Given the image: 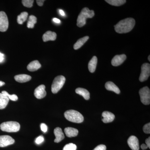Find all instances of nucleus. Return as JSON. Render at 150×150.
<instances>
[{
	"label": "nucleus",
	"mask_w": 150,
	"mask_h": 150,
	"mask_svg": "<svg viewBox=\"0 0 150 150\" xmlns=\"http://www.w3.org/2000/svg\"><path fill=\"white\" fill-rule=\"evenodd\" d=\"M135 25V21L131 18L122 20L115 25V30L118 33H127L131 31Z\"/></svg>",
	"instance_id": "nucleus-1"
},
{
	"label": "nucleus",
	"mask_w": 150,
	"mask_h": 150,
	"mask_svg": "<svg viewBox=\"0 0 150 150\" xmlns=\"http://www.w3.org/2000/svg\"><path fill=\"white\" fill-rule=\"evenodd\" d=\"M93 10H90L88 8H84L81 11L78 17L77 25L78 27H82L86 24V20L88 18H92L94 16Z\"/></svg>",
	"instance_id": "nucleus-2"
},
{
	"label": "nucleus",
	"mask_w": 150,
	"mask_h": 150,
	"mask_svg": "<svg viewBox=\"0 0 150 150\" xmlns=\"http://www.w3.org/2000/svg\"><path fill=\"white\" fill-rule=\"evenodd\" d=\"M64 116L68 121L75 123H81L83 122V116L76 110H67L64 113Z\"/></svg>",
	"instance_id": "nucleus-3"
},
{
	"label": "nucleus",
	"mask_w": 150,
	"mask_h": 150,
	"mask_svg": "<svg viewBox=\"0 0 150 150\" xmlns=\"http://www.w3.org/2000/svg\"><path fill=\"white\" fill-rule=\"evenodd\" d=\"M0 128L5 132H16L19 131L20 125L16 121H8L2 123L0 125Z\"/></svg>",
	"instance_id": "nucleus-4"
},
{
	"label": "nucleus",
	"mask_w": 150,
	"mask_h": 150,
	"mask_svg": "<svg viewBox=\"0 0 150 150\" xmlns=\"http://www.w3.org/2000/svg\"><path fill=\"white\" fill-rule=\"evenodd\" d=\"M66 81V78L63 76L56 77L51 86V91L53 93H56L63 87Z\"/></svg>",
	"instance_id": "nucleus-5"
},
{
	"label": "nucleus",
	"mask_w": 150,
	"mask_h": 150,
	"mask_svg": "<svg viewBox=\"0 0 150 150\" xmlns=\"http://www.w3.org/2000/svg\"><path fill=\"white\" fill-rule=\"evenodd\" d=\"M139 93L141 100L142 103L146 105L150 103V91L148 87L146 86L140 90Z\"/></svg>",
	"instance_id": "nucleus-6"
},
{
	"label": "nucleus",
	"mask_w": 150,
	"mask_h": 150,
	"mask_svg": "<svg viewBox=\"0 0 150 150\" xmlns=\"http://www.w3.org/2000/svg\"><path fill=\"white\" fill-rule=\"evenodd\" d=\"M142 71L139 77V81L144 82L146 81L150 75V65L148 63H145L142 66Z\"/></svg>",
	"instance_id": "nucleus-7"
},
{
	"label": "nucleus",
	"mask_w": 150,
	"mask_h": 150,
	"mask_svg": "<svg viewBox=\"0 0 150 150\" xmlns=\"http://www.w3.org/2000/svg\"><path fill=\"white\" fill-rule=\"evenodd\" d=\"M8 17L4 12L0 11V31L5 32L8 27Z\"/></svg>",
	"instance_id": "nucleus-8"
},
{
	"label": "nucleus",
	"mask_w": 150,
	"mask_h": 150,
	"mask_svg": "<svg viewBox=\"0 0 150 150\" xmlns=\"http://www.w3.org/2000/svg\"><path fill=\"white\" fill-rule=\"evenodd\" d=\"M15 140L8 135L0 136V147H5L14 143Z\"/></svg>",
	"instance_id": "nucleus-9"
},
{
	"label": "nucleus",
	"mask_w": 150,
	"mask_h": 150,
	"mask_svg": "<svg viewBox=\"0 0 150 150\" xmlns=\"http://www.w3.org/2000/svg\"><path fill=\"white\" fill-rule=\"evenodd\" d=\"M128 144L132 150H139V144L138 138L134 136H131L128 140Z\"/></svg>",
	"instance_id": "nucleus-10"
},
{
	"label": "nucleus",
	"mask_w": 150,
	"mask_h": 150,
	"mask_svg": "<svg viewBox=\"0 0 150 150\" xmlns=\"http://www.w3.org/2000/svg\"><path fill=\"white\" fill-rule=\"evenodd\" d=\"M46 87L44 85L38 86L34 91V96L38 99H42L46 96V92L45 91Z\"/></svg>",
	"instance_id": "nucleus-11"
},
{
	"label": "nucleus",
	"mask_w": 150,
	"mask_h": 150,
	"mask_svg": "<svg viewBox=\"0 0 150 150\" xmlns=\"http://www.w3.org/2000/svg\"><path fill=\"white\" fill-rule=\"evenodd\" d=\"M126 59V56L125 54L116 55L112 59L111 64L114 67H118L123 64Z\"/></svg>",
	"instance_id": "nucleus-12"
},
{
	"label": "nucleus",
	"mask_w": 150,
	"mask_h": 150,
	"mask_svg": "<svg viewBox=\"0 0 150 150\" xmlns=\"http://www.w3.org/2000/svg\"><path fill=\"white\" fill-rule=\"evenodd\" d=\"M102 115L103 117L102 121L104 123H110L115 119V115L109 111H104L103 112Z\"/></svg>",
	"instance_id": "nucleus-13"
},
{
	"label": "nucleus",
	"mask_w": 150,
	"mask_h": 150,
	"mask_svg": "<svg viewBox=\"0 0 150 150\" xmlns=\"http://www.w3.org/2000/svg\"><path fill=\"white\" fill-rule=\"evenodd\" d=\"M54 134L56 137V139L54 140L55 143H59L64 139L65 137L62 129L59 127H57L54 129Z\"/></svg>",
	"instance_id": "nucleus-14"
},
{
	"label": "nucleus",
	"mask_w": 150,
	"mask_h": 150,
	"mask_svg": "<svg viewBox=\"0 0 150 150\" xmlns=\"http://www.w3.org/2000/svg\"><path fill=\"white\" fill-rule=\"evenodd\" d=\"M56 33L51 31H47L43 35V40L44 42L49 41V40H55L56 38Z\"/></svg>",
	"instance_id": "nucleus-15"
},
{
	"label": "nucleus",
	"mask_w": 150,
	"mask_h": 150,
	"mask_svg": "<svg viewBox=\"0 0 150 150\" xmlns=\"http://www.w3.org/2000/svg\"><path fill=\"white\" fill-rule=\"evenodd\" d=\"M105 88L107 90L114 92L115 93L117 94L120 93V90L119 88L112 82H107L105 84Z\"/></svg>",
	"instance_id": "nucleus-16"
},
{
	"label": "nucleus",
	"mask_w": 150,
	"mask_h": 150,
	"mask_svg": "<svg viewBox=\"0 0 150 150\" xmlns=\"http://www.w3.org/2000/svg\"><path fill=\"white\" fill-rule=\"evenodd\" d=\"M64 132L66 136L69 138L76 137L79 133V131L77 129L71 127H67L65 128Z\"/></svg>",
	"instance_id": "nucleus-17"
},
{
	"label": "nucleus",
	"mask_w": 150,
	"mask_h": 150,
	"mask_svg": "<svg viewBox=\"0 0 150 150\" xmlns=\"http://www.w3.org/2000/svg\"><path fill=\"white\" fill-rule=\"evenodd\" d=\"M15 79L19 83H25L30 81L31 77L29 75L26 74H20L14 77Z\"/></svg>",
	"instance_id": "nucleus-18"
},
{
	"label": "nucleus",
	"mask_w": 150,
	"mask_h": 150,
	"mask_svg": "<svg viewBox=\"0 0 150 150\" xmlns=\"http://www.w3.org/2000/svg\"><path fill=\"white\" fill-rule=\"evenodd\" d=\"M41 67V64L37 60L33 61L28 65L27 69L30 71H37Z\"/></svg>",
	"instance_id": "nucleus-19"
},
{
	"label": "nucleus",
	"mask_w": 150,
	"mask_h": 150,
	"mask_svg": "<svg viewBox=\"0 0 150 150\" xmlns=\"http://www.w3.org/2000/svg\"><path fill=\"white\" fill-rule=\"evenodd\" d=\"M97 62V58L96 56H94L89 62L88 68L89 71L91 73H93L95 71Z\"/></svg>",
	"instance_id": "nucleus-20"
},
{
	"label": "nucleus",
	"mask_w": 150,
	"mask_h": 150,
	"mask_svg": "<svg viewBox=\"0 0 150 150\" xmlns=\"http://www.w3.org/2000/svg\"><path fill=\"white\" fill-rule=\"evenodd\" d=\"M76 93L82 96L85 99L88 100L90 98V93L86 89L79 88L76 89Z\"/></svg>",
	"instance_id": "nucleus-21"
},
{
	"label": "nucleus",
	"mask_w": 150,
	"mask_h": 150,
	"mask_svg": "<svg viewBox=\"0 0 150 150\" xmlns=\"http://www.w3.org/2000/svg\"><path fill=\"white\" fill-rule=\"evenodd\" d=\"M9 99L5 95L0 93V109H4L8 104Z\"/></svg>",
	"instance_id": "nucleus-22"
},
{
	"label": "nucleus",
	"mask_w": 150,
	"mask_h": 150,
	"mask_svg": "<svg viewBox=\"0 0 150 150\" xmlns=\"http://www.w3.org/2000/svg\"><path fill=\"white\" fill-rule=\"evenodd\" d=\"M89 36H86L80 38L74 45V48L75 50H77L83 46V44L88 40Z\"/></svg>",
	"instance_id": "nucleus-23"
},
{
	"label": "nucleus",
	"mask_w": 150,
	"mask_h": 150,
	"mask_svg": "<svg viewBox=\"0 0 150 150\" xmlns=\"http://www.w3.org/2000/svg\"><path fill=\"white\" fill-rule=\"evenodd\" d=\"M28 13L26 12H23L17 17V22L18 24H22L27 20Z\"/></svg>",
	"instance_id": "nucleus-24"
},
{
	"label": "nucleus",
	"mask_w": 150,
	"mask_h": 150,
	"mask_svg": "<svg viewBox=\"0 0 150 150\" xmlns=\"http://www.w3.org/2000/svg\"><path fill=\"white\" fill-rule=\"evenodd\" d=\"M105 1L111 5L119 6L124 4L126 2L125 0H106Z\"/></svg>",
	"instance_id": "nucleus-25"
},
{
	"label": "nucleus",
	"mask_w": 150,
	"mask_h": 150,
	"mask_svg": "<svg viewBox=\"0 0 150 150\" xmlns=\"http://www.w3.org/2000/svg\"><path fill=\"white\" fill-rule=\"evenodd\" d=\"M37 22V18L36 17L33 15L29 16V20L27 23V27L28 28H33L34 27V25Z\"/></svg>",
	"instance_id": "nucleus-26"
},
{
	"label": "nucleus",
	"mask_w": 150,
	"mask_h": 150,
	"mask_svg": "<svg viewBox=\"0 0 150 150\" xmlns=\"http://www.w3.org/2000/svg\"><path fill=\"white\" fill-rule=\"evenodd\" d=\"M1 93L7 97L9 99H10L11 100H13V101H16L18 99V97L16 95H10L6 91H3Z\"/></svg>",
	"instance_id": "nucleus-27"
},
{
	"label": "nucleus",
	"mask_w": 150,
	"mask_h": 150,
	"mask_svg": "<svg viewBox=\"0 0 150 150\" xmlns=\"http://www.w3.org/2000/svg\"><path fill=\"white\" fill-rule=\"evenodd\" d=\"M76 149L77 146L76 145L73 143H70L64 147L63 150H76Z\"/></svg>",
	"instance_id": "nucleus-28"
},
{
	"label": "nucleus",
	"mask_w": 150,
	"mask_h": 150,
	"mask_svg": "<svg viewBox=\"0 0 150 150\" xmlns=\"http://www.w3.org/2000/svg\"><path fill=\"white\" fill-rule=\"evenodd\" d=\"M34 1L33 0H23L22 3L25 7L28 8L32 7Z\"/></svg>",
	"instance_id": "nucleus-29"
},
{
	"label": "nucleus",
	"mask_w": 150,
	"mask_h": 150,
	"mask_svg": "<svg viewBox=\"0 0 150 150\" xmlns=\"http://www.w3.org/2000/svg\"><path fill=\"white\" fill-rule=\"evenodd\" d=\"M143 131L145 134H150V123H147L143 127Z\"/></svg>",
	"instance_id": "nucleus-30"
},
{
	"label": "nucleus",
	"mask_w": 150,
	"mask_h": 150,
	"mask_svg": "<svg viewBox=\"0 0 150 150\" xmlns=\"http://www.w3.org/2000/svg\"><path fill=\"white\" fill-rule=\"evenodd\" d=\"M44 141V137L43 136H40L37 137L35 140V143L38 145H40L42 144Z\"/></svg>",
	"instance_id": "nucleus-31"
},
{
	"label": "nucleus",
	"mask_w": 150,
	"mask_h": 150,
	"mask_svg": "<svg viewBox=\"0 0 150 150\" xmlns=\"http://www.w3.org/2000/svg\"><path fill=\"white\" fill-rule=\"evenodd\" d=\"M40 129L43 132L46 133L48 130V127L45 123H42L40 124Z\"/></svg>",
	"instance_id": "nucleus-32"
},
{
	"label": "nucleus",
	"mask_w": 150,
	"mask_h": 150,
	"mask_svg": "<svg viewBox=\"0 0 150 150\" xmlns=\"http://www.w3.org/2000/svg\"><path fill=\"white\" fill-rule=\"evenodd\" d=\"M106 146L104 145H100L96 147L93 150H106Z\"/></svg>",
	"instance_id": "nucleus-33"
},
{
	"label": "nucleus",
	"mask_w": 150,
	"mask_h": 150,
	"mask_svg": "<svg viewBox=\"0 0 150 150\" xmlns=\"http://www.w3.org/2000/svg\"><path fill=\"white\" fill-rule=\"evenodd\" d=\"M44 0H37L36 1V3L37 4L40 6H42L43 5V3L44 2Z\"/></svg>",
	"instance_id": "nucleus-34"
},
{
	"label": "nucleus",
	"mask_w": 150,
	"mask_h": 150,
	"mask_svg": "<svg viewBox=\"0 0 150 150\" xmlns=\"http://www.w3.org/2000/svg\"><path fill=\"white\" fill-rule=\"evenodd\" d=\"M146 145L147 146L148 148L150 149V137H149L146 140Z\"/></svg>",
	"instance_id": "nucleus-35"
},
{
	"label": "nucleus",
	"mask_w": 150,
	"mask_h": 150,
	"mask_svg": "<svg viewBox=\"0 0 150 150\" xmlns=\"http://www.w3.org/2000/svg\"><path fill=\"white\" fill-rule=\"evenodd\" d=\"M4 60V55L2 53H0V63H1Z\"/></svg>",
	"instance_id": "nucleus-36"
},
{
	"label": "nucleus",
	"mask_w": 150,
	"mask_h": 150,
	"mask_svg": "<svg viewBox=\"0 0 150 150\" xmlns=\"http://www.w3.org/2000/svg\"><path fill=\"white\" fill-rule=\"evenodd\" d=\"M141 147L142 148V149L143 150H146V149H147L148 148V147L145 144H143L141 145Z\"/></svg>",
	"instance_id": "nucleus-37"
},
{
	"label": "nucleus",
	"mask_w": 150,
	"mask_h": 150,
	"mask_svg": "<svg viewBox=\"0 0 150 150\" xmlns=\"http://www.w3.org/2000/svg\"><path fill=\"white\" fill-rule=\"evenodd\" d=\"M53 21L54 22L56 23H61V21L59 19L57 18H54L53 19Z\"/></svg>",
	"instance_id": "nucleus-38"
},
{
	"label": "nucleus",
	"mask_w": 150,
	"mask_h": 150,
	"mask_svg": "<svg viewBox=\"0 0 150 150\" xmlns=\"http://www.w3.org/2000/svg\"><path fill=\"white\" fill-rule=\"evenodd\" d=\"M59 13H60V14L62 16H64L65 15V14L64 12V11L60 9L59 10Z\"/></svg>",
	"instance_id": "nucleus-39"
},
{
	"label": "nucleus",
	"mask_w": 150,
	"mask_h": 150,
	"mask_svg": "<svg viewBox=\"0 0 150 150\" xmlns=\"http://www.w3.org/2000/svg\"><path fill=\"white\" fill-rule=\"evenodd\" d=\"M4 85H5V83L2 81H0V87Z\"/></svg>",
	"instance_id": "nucleus-40"
},
{
	"label": "nucleus",
	"mask_w": 150,
	"mask_h": 150,
	"mask_svg": "<svg viewBox=\"0 0 150 150\" xmlns=\"http://www.w3.org/2000/svg\"><path fill=\"white\" fill-rule=\"evenodd\" d=\"M150 56H149V57H148V60H149V62L150 61Z\"/></svg>",
	"instance_id": "nucleus-41"
}]
</instances>
